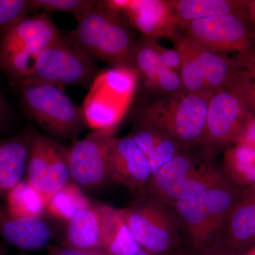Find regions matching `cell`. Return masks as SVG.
<instances>
[{
    "label": "cell",
    "mask_w": 255,
    "mask_h": 255,
    "mask_svg": "<svg viewBox=\"0 0 255 255\" xmlns=\"http://www.w3.org/2000/svg\"><path fill=\"white\" fill-rule=\"evenodd\" d=\"M243 190L230 183L169 204L180 225L184 246L199 252L212 246Z\"/></svg>",
    "instance_id": "6da1fadb"
},
{
    "label": "cell",
    "mask_w": 255,
    "mask_h": 255,
    "mask_svg": "<svg viewBox=\"0 0 255 255\" xmlns=\"http://www.w3.org/2000/svg\"><path fill=\"white\" fill-rule=\"evenodd\" d=\"M132 26L122 14L97 1L93 9L66 36L91 58L112 64L127 65L135 45Z\"/></svg>",
    "instance_id": "7a4b0ae2"
},
{
    "label": "cell",
    "mask_w": 255,
    "mask_h": 255,
    "mask_svg": "<svg viewBox=\"0 0 255 255\" xmlns=\"http://www.w3.org/2000/svg\"><path fill=\"white\" fill-rule=\"evenodd\" d=\"M60 36L45 13L16 20L0 32V69L16 85L31 73L42 52Z\"/></svg>",
    "instance_id": "3957f363"
},
{
    "label": "cell",
    "mask_w": 255,
    "mask_h": 255,
    "mask_svg": "<svg viewBox=\"0 0 255 255\" xmlns=\"http://www.w3.org/2000/svg\"><path fill=\"white\" fill-rule=\"evenodd\" d=\"M211 95L188 92L162 95L144 105L138 119L148 122L185 147H199L205 133Z\"/></svg>",
    "instance_id": "277c9868"
},
{
    "label": "cell",
    "mask_w": 255,
    "mask_h": 255,
    "mask_svg": "<svg viewBox=\"0 0 255 255\" xmlns=\"http://www.w3.org/2000/svg\"><path fill=\"white\" fill-rule=\"evenodd\" d=\"M178 30L199 46L237 60L244 67L255 58V30L249 12L201 18Z\"/></svg>",
    "instance_id": "5b68a950"
},
{
    "label": "cell",
    "mask_w": 255,
    "mask_h": 255,
    "mask_svg": "<svg viewBox=\"0 0 255 255\" xmlns=\"http://www.w3.org/2000/svg\"><path fill=\"white\" fill-rule=\"evenodd\" d=\"M25 113L53 136L73 139L86 124L83 109L61 87L44 83L16 86Z\"/></svg>",
    "instance_id": "8992f818"
},
{
    "label": "cell",
    "mask_w": 255,
    "mask_h": 255,
    "mask_svg": "<svg viewBox=\"0 0 255 255\" xmlns=\"http://www.w3.org/2000/svg\"><path fill=\"white\" fill-rule=\"evenodd\" d=\"M119 209L144 251L163 255L184 246L180 225L167 204L151 198L138 197L128 207Z\"/></svg>",
    "instance_id": "52a82bcc"
},
{
    "label": "cell",
    "mask_w": 255,
    "mask_h": 255,
    "mask_svg": "<svg viewBox=\"0 0 255 255\" xmlns=\"http://www.w3.org/2000/svg\"><path fill=\"white\" fill-rule=\"evenodd\" d=\"M99 69L81 48L67 36H60L42 52L31 73L16 86L44 83L87 87L95 81Z\"/></svg>",
    "instance_id": "ba28073f"
},
{
    "label": "cell",
    "mask_w": 255,
    "mask_h": 255,
    "mask_svg": "<svg viewBox=\"0 0 255 255\" xmlns=\"http://www.w3.org/2000/svg\"><path fill=\"white\" fill-rule=\"evenodd\" d=\"M253 114L239 97L228 89L213 92L206 114L201 147L216 157L219 151L237 142Z\"/></svg>",
    "instance_id": "9c48e42d"
},
{
    "label": "cell",
    "mask_w": 255,
    "mask_h": 255,
    "mask_svg": "<svg viewBox=\"0 0 255 255\" xmlns=\"http://www.w3.org/2000/svg\"><path fill=\"white\" fill-rule=\"evenodd\" d=\"M26 174V180L48 201L70 183L68 149L33 130Z\"/></svg>",
    "instance_id": "30bf717a"
},
{
    "label": "cell",
    "mask_w": 255,
    "mask_h": 255,
    "mask_svg": "<svg viewBox=\"0 0 255 255\" xmlns=\"http://www.w3.org/2000/svg\"><path fill=\"white\" fill-rule=\"evenodd\" d=\"M113 134L93 132L68 149L70 179L80 187L96 189L110 179L109 154Z\"/></svg>",
    "instance_id": "8fae6325"
},
{
    "label": "cell",
    "mask_w": 255,
    "mask_h": 255,
    "mask_svg": "<svg viewBox=\"0 0 255 255\" xmlns=\"http://www.w3.org/2000/svg\"><path fill=\"white\" fill-rule=\"evenodd\" d=\"M109 170L110 179L137 196L151 177L148 159L129 135L112 138L109 154Z\"/></svg>",
    "instance_id": "7c38bea8"
},
{
    "label": "cell",
    "mask_w": 255,
    "mask_h": 255,
    "mask_svg": "<svg viewBox=\"0 0 255 255\" xmlns=\"http://www.w3.org/2000/svg\"><path fill=\"white\" fill-rule=\"evenodd\" d=\"M218 241L238 255L255 246V188L243 190L225 220Z\"/></svg>",
    "instance_id": "4fadbf2b"
},
{
    "label": "cell",
    "mask_w": 255,
    "mask_h": 255,
    "mask_svg": "<svg viewBox=\"0 0 255 255\" xmlns=\"http://www.w3.org/2000/svg\"><path fill=\"white\" fill-rule=\"evenodd\" d=\"M122 15L130 26L149 38L171 39L178 31L169 0H131Z\"/></svg>",
    "instance_id": "5bb4252c"
},
{
    "label": "cell",
    "mask_w": 255,
    "mask_h": 255,
    "mask_svg": "<svg viewBox=\"0 0 255 255\" xmlns=\"http://www.w3.org/2000/svg\"><path fill=\"white\" fill-rule=\"evenodd\" d=\"M214 158L201 146L188 148L151 176L148 183L137 196L158 199L191 171L206 162L214 161Z\"/></svg>",
    "instance_id": "9a60e30c"
},
{
    "label": "cell",
    "mask_w": 255,
    "mask_h": 255,
    "mask_svg": "<svg viewBox=\"0 0 255 255\" xmlns=\"http://www.w3.org/2000/svg\"><path fill=\"white\" fill-rule=\"evenodd\" d=\"M0 235L19 249L35 251L49 243L53 232L42 218L16 217L10 214L6 206L0 204Z\"/></svg>",
    "instance_id": "2e32d148"
},
{
    "label": "cell",
    "mask_w": 255,
    "mask_h": 255,
    "mask_svg": "<svg viewBox=\"0 0 255 255\" xmlns=\"http://www.w3.org/2000/svg\"><path fill=\"white\" fill-rule=\"evenodd\" d=\"M181 40L195 58L211 93L228 89L243 65L237 60L199 46L183 33Z\"/></svg>",
    "instance_id": "e0dca14e"
},
{
    "label": "cell",
    "mask_w": 255,
    "mask_h": 255,
    "mask_svg": "<svg viewBox=\"0 0 255 255\" xmlns=\"http://www.w3.org/2000/svg\"><path fill=\"white\" fill-rule=\"evenodd\" d=\"M33 130L0 140V196L6 195L26 173Z\"/></svg>",
    "instance_id": "ac0fdd59"
},
{
    "label": "cell",
    "mask_w": 255,
    "mask_h": 255,
    "mask_svg": "<svg viewBox=\"0 0 255 255\" xmlns=\"http://www.w3.org/2000/svg\"><path fill=\"white\" fill-rule=\"evenodd\" d=\"M64 246L82 251H102L101 204H92L67 222Z\"/></svg>",
    "instance_id": "d6986e66"
},
{
    "label": "cell",
    "mask_w": 255,
    "mask_h": 255,
    "mask_svg": "<svg viewBox=\"0 0 255 255\" xmlns=\"http://www.w3.org/2000/svg\"><path fill=\"white\" fill-rule=\"evenodd\" d=\"M232 183L214 161L206 162L189 172L156 200L170 204L182 198L199 194Z\"/></svg>",
    "instance_id": "ffe728a7"
},
{
    "label": "cell",
    "mask_w": 255,
    "mask_h": 255,
    "mask_svg": "<svg viewBox=\"0 0 255 255\" xmlns=\"http://www.w3.org/2000/svg\"><path fill=\"white\" fill-rule=\"evenodd\" d=\"M251 0H170L177 28L201 18L249 12Z\"/></svg>",
    "instance_id": "44dd1931"
},
{
    "label": "cell",
    "mask_w": 255,
    "mask_h": 255,
    "mask_svg": "<svg viewBox=\"0 0 255 255\" xmlns=\"http://www.w3.org/2000/svg\"><path fill=\"white\" fill-rule=\"evenodd\" d=\"M102 251L112 255H132L142 251L120 209L101 204Z\"/></svg>",
    "instance_id": "7402d4cb"
},
{
    "label": "cell",
    "mask_w": 255,
    "mask_h": 255,
    "mask_svg": "<svg viewBox=\"0 0 255 255\" xmlns=\"http://www.w3.org/2000/svg\"><path fill=\"white\" fill-rule=\"evenodd\" d=\"M223 173L235 185L243 189L255 188V147L236 143L225 150Z\"/></svg>",
    "instance_id": "603a6c76"
},
{
    "label": "cell",
    "mask_w": 255,
    "mask_h": 255,
    "mask_svg": "<svg viewBox=\"0 0 255 255\" xmlns=\"http://www.w3.org/2000/svg\"><path fill=\"white\" fill-rule=\"evenodd\" d=\"M8 211L19 218H41L46 211L47 199L27 180H22L6 194Z\"/></svg>",
    "instance_id": "cb8c5ba5"
},
{
    "label": "cell",
    "mask_w": 255,
    "mask_h": 255,
    "mask_svg": "<svg viewBox=\"0 0 255 255\" xmlns=\"http://www.w3.org/2000/svg\"><path fill=\"white\" fill-rule=\"evenodd\" d=\"M83 113L85 122L94 132L112 134L122 116L118 102L101 94L90 96L85 100Z\"/></svg>",
    "instance_id": "d4e9b609"
},
{
    "label": "cell",
    "mask_w": 255,
    "mask_h": 255,
    "mask_svg": "<svg viewBox=\"0 0 255 255\" xmlns=\"http://www.w3.org/2000/svg\"><path fill=\"white\" fill-rule=\"evenodd\" d=\"M157 39L142 36L134 45L128 65L132 67L141 78L146 90L153 81L161 64Z\"/></svg>",
    "instance_id": "484cf974"
},
{
    "label": "cell",
    "mask_w": 255,
    "mask_h": 255,
    "mask_svg": "<svg viewBox=\"0 0 255 255\" xmlns=\"http://www.w3.org/2000/svg\"><path fill=\"white\" fill-rule=\"evenodd\" d=\"M91 205L79 186L68 183L48 199L46 212L55 219L67 223L80 211Z\"/></svg>",
    "instance_id": "4316f807"
},
{
    "label": "cell",
    "mask_w": 255,
    "mask_h": 255,
    "mask_svg": "<svg viewBox=\"0 0 255 255\" xmlns=\"http://www.w3.org/2000/svg\"><path fill=\"white\" fill-rule=\"evenodd\" d=\"M174 48L178 50L181 57L180 74L186 92L197 95H209V87L195 58H194L179 36V32L171 38Z\"/></svg>",
    "instance_id": "83f0119b"
},
{
    "label": "cell",
    "mask_w": 255,
    "mask_h": 255,
    "mask_svg": "<svg viewBox=\"0 0 255 255\" xmlns=\"http://www.w3.org/2000/svg\"><path fill=\"white\" fill-rule=\"evenodd\" d=\"M138 74L128 65L114 66L102 76L103 90L117 98L119 103L128 100L136 87Z\"/></svg>",
    "instance_id": "f1b7e54d"
},
{
    "label": "cell",
    "mask_w": 255,
    "mask_h": 255,
    "mask_svg": "<svg viewBox=\"0 0 255 255\" xmlns=\"http://www.w3.org/2000/svg\"><path fill=\"white\" fill-rule=\"evenodd\" d=\"M33 10L60 11L72 14L78 23L88 14L97 3L95 0H31Z\"/></svg>",
    "instance_id": "f546056e"
},
{
    "label": "cell",
    "mask_w": 255,
    "mask_h": 255,
    "mask_svg": "<svg viewBox=\"0 0 255 255\" xmlns=\"http://www.w3.org/2000/svg\"><path fill=\"white\" fill-rule=\"evenodd\" d=\"M228 90L239 97L255 117V58L240 70Z\"/></svg>",
    "instance_id": "4dcf8cb0"
},
{
    "label": "cell",
    "mask_w": 255,
    "mask_h": 255,
    "mask_svg": "<svg viewBox=\"0 0 255 255\" xmlns=\"http://www.w3.org/2000/svg\"><path fill=\"white\" fill-rule=\"evenodd\" d=\"M189 147L182 145L172 137L162 134L152 153L148 157L151 176L156 173L167 162ZM191 148V147H190Z\"/></svg>",
    "instance_id": "1f68e13d"
},
{
    "label": "cell",
    "mask_w": 255,
    "mask_h": 255,
    "mask_svg": "<svg viewBox=\"0 0 255 255\" xmlns=\"http://www.w3.org/2000/svg\"><path fill=\"white\" fill-rule=\"evenodd\" d=\"M162 95H175L185 92L180 72L160 67L147 89Z\"/></svg>",
    "instance_id": "d6a6232c"
},
{
    "label": "cell",
    "mask_w": 255,
    "mask_h": 255,
    "mask_svg": "<svg viewBox=\"0 0 255 255\" xmlns=\"http://www.w3.org/2000/svg\"><path fill=\"white\" fill-rule=\"evenodd\" d=\"M32 11L31 0H0V32Z\"/></svg>",
    "instance_id": "836d02e7"
},
{
    "label": "cell",
    "mask_w": 255,
    "mask_h": 255,
    "mask_svg": "<svg viewBox=\"0 0 255 255\" xmlns=\"http://www.w3.org/2000/svg\"><path fill=\"white\" fill-rule=\"evenodd\" d=\"M159 60L161 66L180 72L181 57L177 50L168 49L162 46H159Z\"/></svg>",
    "instance_id": "e575fe53"
},
{
    "label": "cell",
    "mask_w": 255,
    "mask_h": 255,
    "mask_svg": "<svg viewBox=\"0 0 255 255\" xmlns=\"http://www.w3.org/2000/svg\"><path fill=\"white\" fill-rule=\"evenodd\" d=\"M48 255H110L103 251H82L66 246H51Z\"/></svg>",
    "instance_id": "d590c367"
},
{
    "label": "cell",
    "mask_w": 255,
    "mask_h": 255,
    "mask_svg": "<svg viewBox=\"0 0 255 255\" xmlns=\"http://www.w3.org/2000/svg\"><path fill=\"white\" fill-rule=\"evenodd\" d=\"M236 143L246 144L255 147V117L254 116L252 117L249 122L246 124Z\"/></svg>",
    "instance_id": "8d00e7d4"
},
{
    "label": "cell",
    "mask_w": 255,
    "mask_h": 255,
    "mask_svg": "<svg viewBox=\"0 0 255 255\" xmlns=\"http://www.w3.org/2000/svg\"><path fill=\"white\" fill-rule=\"evenodd\" d=\"M202 253L204 255H238L225 248L218 240L207 250L202 251Z\"/></svg>",
    "instance_id": "74e56055"
},
{
    "label": "cell",
    "mask_w": 255,
    "mask_h": 255,
    "mask_svg": "<svg viewBox=\"0 0 255 255\" xmlns=\"http://www.w3.org/2000/svg\"><path fill=\"white\" fill-rule=\"evenodd\" d=\"M104 3L112 11L122 14L131 3V0H108L104 1Z\"/></svg>",
    "instance_id": "f35d334b"
},
{
    "label": "cell",
    "mask_w": 255,
    "mask_h": 255,
    "mask_svg": "<svg viewBox=\"0 0 255 255\" xmlns=\"http://www.w3.org/2000/svg\"><path fill=\"white\" fill-rule=\"evenodd\" d=\"M177 255H204L202 252L196 251L187 246H183L177 252Z\"/></svg>",
    "instance_id": "ab89813d"
},
{
    "label": "cell",
    "mask_w": 255,
    "mask_h": 255,
    "mask_svg": "<svg viewBox=\"0 0 255 255\" xmlns=\"http://www.w3.org/2000/svg\"><path fill=\"white\" fill-rule=\"evenodd\" d=\"M250 17L255 30V0H251L249 4Z\"/></svg>",
    "instance_id": "60d3db41"
},
{
    "label": "cell",
    "mask_w": 255,
    "mask_h": 255,
    "mask_svg": "<svg viewBox=\"0 0 255 255\" xmlns=\"http://www.w3.org/2000/svg\"><path fill=\"white\" fill-rule=\"evenodd\" d=\"M5 110H6V103H5L2 92L1 91V87H0V122L4 117Z\"/></svg>",
    "instance_id": "b9f144b4"
},
{
    "label": "cell",
    "mask_w": 255,
    "mask_h": 255,
    "mask_svg": "<svg viewBox=\"0 0 255 255\" xmlns=\"http://www.w3.org/2000/svg\"><path fill=\"white\" fill-rule=\"evenodd\" d=\"M7 253V248L4 243L0 244V255H6Z\"/></svg>",
    "instance_id": "7bdbcfd3"
},
{
    "label": "cell",
    "mask_w": 255,
    "mask_h": 255,
    "mask_svg": "<svg viewBox=\"0 0 255 255\" xmlns=\"http://www.w3.org/2000/svg\"><path fill=\"white\" fill-rule=\"evenodd\" d=\"M132 255H157L155 254H152V253H149V252L144 251V250H142V251H140V253H137V254Z\"/></svg>",
    "instance_id": "ee69618b"
},
{
    "label": "cell",
    "mask_w": 255,
    "mask_h": 255,
    "mask_svg": "<svg viewBox=\"0 0 255 255\" xmlns=\"http://www.w3.org/2000/svg\"><path fill=\"white\" fill-rule=\"evenodd\" d=\"M244 255H255V246L254 248L250 250V251H248V253H246Z\"/></svg>",
    "instance_id": "f6af8a7d"
},
{
    "label": "cell",
    "mask_w": 255,
    "mask_h": 255,
    "mask_svg": "<svg viewBox=\"0 0 255 255\" xmlns=\"http://www.w3.org/2000/svg\"><path fill=\"white\" fill-rule=\"evenodd\" d=\"M179 250H177V251H176L172 252V253H167V254L163 255H177V252L178 251H179Z\"/></svg>",
    "instance_id": "bcb514c9"
}]
</instances>
